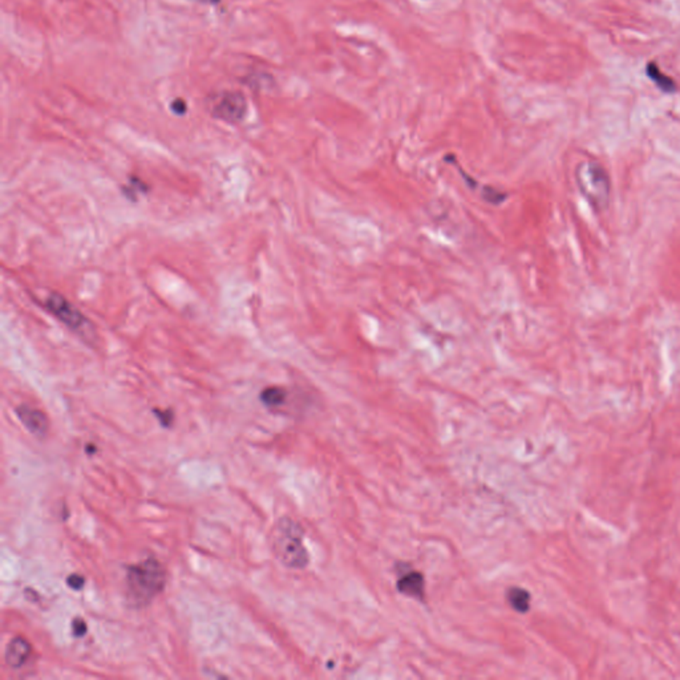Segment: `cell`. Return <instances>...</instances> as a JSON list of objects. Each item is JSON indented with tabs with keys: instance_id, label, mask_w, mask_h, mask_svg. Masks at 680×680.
Returning <instances> with one entry per match:
<instances>
[{
	"instance_id": "9a60e30c",
	"label": "cell",
	"mask_w": 680,
	"mask_h": 680,
	"mask_svg": "<svg viewBox=\"0 0 680 680\" xmlns=\"http://www.w3.org/2000/svg\"><path fill=\"white\" fill-rule=\"evenodd\" d=\"M170 107H172V110L174 113H177V115H184L186 112V104H185V101L184 100H179H179H176V101H173V104Z\"/></svg>"
},
{
	"instance_id": "6da1fadb",
	"label": "cell",
	"mask_w": 680,
	"mask_h": 680,
	"mask_svg": "<svg viewBox=\"0 0 680 680\" xmlns=\"http://www.w3.org/2000/svg\"><path fill=\"white\" fill-rule=\"evenodd\" d=\"M167 573L162 565L155 558H148L127 570V587L131 601L145 606L153 601L165 587Z\"/></svg>"
},
{
	"instance_id": "3957f363",
	"label": "cell",
	"mask_w": 680,
	"mask_h": 680,
	"mask_svg": "<svg viewBox=\"0 0 680 680\" xmlns=\"http://www.w3.org/2000/svg\"><path fill=\"white\" fill-rule=\"evenodd\" d=\"M578 188L590 206L602 212L608 209L611 193V181L606 167L598 161H587L577 169Z\"/></svg>"
},
{
	"instance_id": "5bb4252c",
	"label": "cell",
	"mask_w": 680,
	"mask_h": 680,
	"mask_svg": "<svg viewBox=\"0 0 680 680\" xmlns=\"http://www.w3.org/2000/svg\"><path fill=\"white\" fill-rule=\"evenodd\" d=\"M155 412L157 413L155 416L158 418L160 423L164 427H170V424L173 421V413H172V411H165V412L164 411H155Z\"/></svg>"
},
{
	"instance_id": "4fadbf2b",
	"label": "cell",
	"mask_w": 680,
	"mask_h": 680,
	"mask_svg": "<svg viewBox=\"0 0 680 680\" xmlns=\"http://www.w3.org/2000/svg\"><path fill=\"white\" fill-rule=\"evenodd\" d=\"M67 585L70 586L72 590H82L85 585V578L80 574H71L67 578Z\"/></svg>"
},
{
	"instance_id": "5b68a950",
	"label": "cell",
	"mask_w": 680,
	"mask_h": 680,
	"mask_svg": "<svg viewBox=\"0 0 680 680\" xmlns=\"http://www.w3.org/2000/svg\"><path fill=\"white\" fill-rule=\"evenodd\" d=\"M248 110L246 98L239 92H224L215 100L212 115L215 119L224 120L229 124L242 121Z\"/></svg>"
},
{
	"instance_id": "277c9868",
	"label": "cell",
	"mask_w": 680,
	"mask_h": 680,
	"mask_svg": "<svg viewBox=\"0 0 680 680\" xmlns=\"http://www.w3.org/2000/svg\"><path fill=\"white\" fill-rule=\"evenodd\" d=\"M44 306L52 315H55L67 327H70L72 331L84 335L85 338L89 335L88 328H91V323L86 321L83 314L72 303H70L67 299L63 298L58 293H52L46 299Z\"/></svg>"
},
{
	"instance_id": "8fae6325",
	"label": "cell",
	"mask_w": 680,
	"mask_h": 680,
	"mask_svg": "<svg viewBox=\"0 0 680 680\" xmlns=\"http://www.w3.org/2000/svg\"><path fill=\"white\" fill-rule=\"evenodd\" d=\"M286 390L281 387H269L263 390L261 394V400L263 404L269 408H276L281 406L286 402Z\"/></svg>"
},
{
	"instance_id": "7c38bea8",
	"label": "cell",
	"mask_w": 680,
	"mask_h": 680,
	"mask_svg": "<svg viewBox=\"0 0 680 680\" xmlns=\"http://www.w3.org/2000/svg\"><path fill=\"white\" fill-rule=\"evenodd\" d=\"M72 634L76 638H82L86 634V623L82 618H75L72 621Z\"/></svg>"
},
{
	"instance_id": "9c48e42d",
	"label": "cell",
	"mask_w": 680,
	"mask_h": 680,
	"mask_svg": "<svg viewBox=\"0 0 680 680\" xmlns=\"http://www.w3.org/2000/svg\"><path fill=\"white\" fill-rule=\"evenodd\" d=\"M647 76H650L651 80L657 84L660 89H663L665 92H669L671 94V92H675L676 91V84H675V82L671 77L665 76V73H662V71L655 65V63H650L647 65Z\"/></svg>"
},
{
	"instance_id": "7a4b0ae2",
	"label": "cell",
	"mask_w": 680,
	"mask_h": 680,
	"mask_svg": "<svg viewBox=\"0 0 680 680\" xmlns=\"http://www.w3.org/2000/svg\"><path fill=\"white\" fill-rule=\"evenodd\" d=\"M271 548L275 557L287 567L303 569L309 562L303 545V530L291 518H281L271 533Z\"/></svg>"
},
{
	"instance_id": "8992f818",
	"label": "cell",
	"mask_w": 680,
	"mask_h": 680,
	"mask_svg": "<svg viewBox=\"0 0 680 680\" xmlns=\"http://www.w3.org/2000/svg\"><path fill=\"white\" fill-rule=\"evenodd\" d=\"M16 415L31 435H34L39 439L47 435L49 421L46 413L41 412L40 409H36L34 406H27V404H20L16 408Z\"/></svg>"
},
{
	"instance_id": "30bf717a",
	"label": "cell",
	"mask_w": 680,
	"mask_h": 680,
	"mask_svg": "<svg viewBox=\"0 0 680 680\" xmlns=\"http://www.w3.org/2000/svg\"><path fill=\"white\" fill-rule=\"evenodd\" d=\"M508 601L515 611L526 612L530 606V594L521 587H513L508 593Z\"/></svg>"
},
{
	"instance_id": "2e32d148",
	"label": "cell",
	"mask_w": 680,
	"mask_h": 680,
	"mask_svg": "<svg viewBox=\"0 0 680 680\" xmlns=\"http://www.w3.org/2000/svg\"><path fill=\"white\" fill-rule=\"evenodd\" d=\"M194 1H200V3H205V4H217V3H219V0H194Z\"/></svg>"
},
{
	"instance_id": "52a82bcc",
	"label": "cell",
	"mask_w": 680,
	"mask_h": 680,
	"mask_svg": "<svg viewBox=\"0 0 680 680\" xmlns=\"http://www.w3.org/2000/svg\"><path fill=\"white\" fill-rule=\"evenodd\" d=\"M31 651H32V647L27 639H24L22 636H15L6 647V653H4L6 663L12 669H20L28 660Z\"/></svg>"
},
{
	"instance_id": "ba28073f",
	"label": "cell",
	"mask_w": 680,
	"mask_h": 680,
	"mask_svg": "<svg viewBox=\"0 0 680 680\" xmlns=\"http://www.w3.org/2000/svg\"><path fill=\"white\" fill-rule=\"evenodd\" d=\"M397 590L406 597L423 599L425 594V581L423 574L418 572L406 573L399 579Z\"/></svg>"
}]
</instances>
